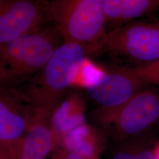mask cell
Instances as JSON below:
<instances>
[{
    "label": "cell",
    "instance_id": "obj_1",
    "mask_svg": "<svg viewBox=\"0 0 159 159\" xmlns=\"http://www.w3.org/2000/svg\"><path fill=\"white\" fill-rule=\"evenodd\" d=\"M93 53L90 47L63 42L46 66L21 90L27 100L48 119L63 100L68 89L83 87L84 79L91 62L87 56Z\"/></svg>",
    "mask_w": 159,
    "mask_h": 159
},
{
    "label": "cell",
    "instance_id": "obj_2",
    "mask_svg": "<svg viewBox=\"0 0 159 159\" xmlns=\"http://www.w3.org/2000/svg\"><path fill=\"white\" fill-rule=\"evenodd\" d=\"M54 27L0 44V86L16 87L37 74L61 46Z\"/></svg>",
    "mask_w": 159,
    "mask_h": 159
},
{
    "label": "cell",
    "instance_id": "obj_3",
    "mask_svg": "<svg viewBox=\"0 0 159 159\" xmlns=\"http://www.w3.org/2000/svg\"><path fill=\"white\" fill-rule=\"evenodd\" d=\"M47 16L63 42L97 47L106 34L102 0H54L47 2Z\"/></svg>",
    "mask_w": 159,
    "mask_h": 159
},
{
    "label": "cell",
    "instance_id": "obj_4",
    "mask_svg": "<svg viewBox=\"0 0 159 159\" xmlns=\"http://www.w3.org/2000/svg\"><path fill=\"white\" fill-rule=\"evenodd\" d=\"M107 51L141 65L159 60V22L138 21L108 31L98 43L97 51Z\"/></svg>",
    "mask_w": 159,
    "mask_h": 159
},
{
    "label": "cell",
    "instance_id": "obj_5",
    "mask_svg": "<svg viewBox=\"0 0 159 159\" xmlns=\"http://www.w3.org/2000/svg\"><path fill=\"white\" fill-rule=\"evenodd\" d=\"M146 85L133 67H119L104 71L85 89L94 101L116 110L143 91Z\"/></svg>",
    "mask_w": 159,
    "mask_h": 159
},
{
    "label": "cell",
    "instance_id": "obj_6",
    "mask_svg": "<svg viewBox=\"0 0 159 159\" xmlns=\"http://www.w3.org/2000/svg\"><path fill=\"white\" fill-rule=\"evenodd\" d=\"M40 111L16 87L0 86V139L15 140L40 121Z\"/></svg>",
    "mask_w": 159,
    "mask_h": 159
},
{
    "label": "cell",
    "instance_id": "obj_7",
    "mask_svg": "<svg viewBox=\"0 0 159 159\" xmlns=\"http://www.w3.org/2000/svg\"><path fill=\"white\" fill-rule=\"evenodd\" d=\"M47 2L0 0V44L41 29Z\"/></svg>",
    "mask_w": 159,
    "mask_h": 159
},
{
    "label": "cell",
    "instance_id": "obj_8",
    "mask_svg": "<svg viewBox=\"0 0 159 159\" xmlns=\"http://www.w3.org/2000/svg\"><path fill=\"white\" fill-rule=\"evenodd\" d=\"M116 110V126L122 133L145 130L159 118V89L140 91Z\"/></svg>",
    "mask_w": 159,
    "mask_h": 159
},
{
    "label": "cell",
    "instance_id": "obj_9",
    "mask_svg": "<svg viewBox=\"0 0 159 159\" xmlns=\"http://www.w3.org/2000/svg\"><path fill=\"white\" fill-rule=\"evenodd\" d=\"M159 7V0H102L105 26L118 28L147 16Z\"/></svg>",
    "mask_w": 159,
    "mask_h": 159
},
{
    "label": "cell",
    "instance_id": "obj_10",
    "mask_svg": "<svg viewBox=\"0 0 159 159\" xmlns=\"http://www.w3.org/2000/svg\"><path fill=\"white\" fill-rule=\"evenodd\" d=\"M61 143L48 120H43L26 132L23 137L21 159H46Z\"/></svg>",
    "mask_w": 159,
    "mask_h": 159
},
{
    "label": "cell",
    "instance_id": "obj_11",
    "mask_svg": "<svg viewBox=\"0 0 159 159\" xmlns=\"http://www.w3.org/2000/svg\"><path fill=\"white\" fill-rule=\"evenodd\" d=\"M79 97L76 94L62 100L48 119L54 130L60 137L84 124V116Z\"/></svg>",
    "mask_w": 159,
    "mask_h": 159
},
{
    "label": "cell",
    "instance_id": "obj_12",
    "mask_svg": "<svg viewBox=\"0 0 159 159\" xmlns=\"http://www.w3.org/2000/svg\"><path fill=\"white\" fill-rule=\"evenodd\" d=\"M64 148L81 156L84 159L91 157L95 154V148L90 140V131L83 124L64 135L61 143Z\"/></svg>",
    "mask_w": 159,
    "mask_h": 159
},
{
    "label": "cell",
    "instance_id": "obj_13",
    "mask_svg": "<svg viewBox=\"0 0 159 159\" xmlns=\"http://www.w3.org/2000/svg\"><path fill=\"white\" fill-rule=\"evenodd\" d=\"M133 68L146 85L153 84L159 87V60Z\"/></svg>",
    "mask_w": 159,
    "mask_h": 159
},
{
    "label": "cell",
    "instance_id": "obj_14",
    "mask_svg": "<svg viewBox=\"0 0 159 159\" xmlns=\"http://www.w3.org/2000/svg\"><path fill=\"white\" fill-rule=\"evenodd\" d=\"M23 138L15 140L0 139V159H21Z\"/></svg>",
    "mask_w": 159,
    "mask_h": 159
},
{
    "label": "cell",
    "instance_id": "obj_15",
    "mask_svg": "<svg viewBox=\"0 0 159 159\" xmlns=\"http://www.w3.org/2000/svg\"><path fill=\"white\" fill-rule=\"evenodd\" d=\"M113 159H156L153 151L143 150L136 154L119 153L114 156Z\"/></svg>",
    "mask_w": 159,
    "mask_h": 159
},
{
    "label": "cell",
    "instance_id": "obj_16",
    "mask_svg": "<svg viewBox=\"0 0 159 159\" xmlns=\"http://www.w3.org/2000/svg\"><path fill=\"white\" fill-rule=\"evenodd\" d=\"M64 149L55 154L53 159H84L79 154L69 152L65 148Z\"/></svg>",
    "mask_w": 159,
    "mask_h": 159
},
{
    "label": "cell",
    "instance_id": "obj_17",
    "mask_svg": "<svg viewBox=\"0 0 159 159\" xmlns=\"http://www.w3.org/2000/svg\"><path fill=\"white\" fill-rule=\"evenodd\" d=\"M156 159H159V145L157 146L156 150L154 151Z\"/></svg>",
    "mask_w": 159,
    "mask_h": 159
}]
</instances>
